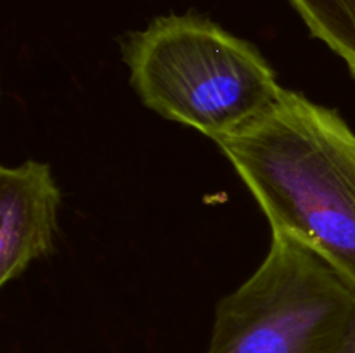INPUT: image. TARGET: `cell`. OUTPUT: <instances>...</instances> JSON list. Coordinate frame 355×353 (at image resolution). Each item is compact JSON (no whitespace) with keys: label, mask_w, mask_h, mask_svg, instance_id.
I'll return each mask as SVG.
<instances>
[{"label":"cell","mask_w":355,"mask_h":353,"mask_svg":"<svg viewBox=\"0 0 355 353\" xmlns=\"http://www.w3.org/2000/svg\"><path fill=\"white\" fill-rule=\"evenodd\" d=\"M61 190L47 163L0 168V286L54 251Z\"/></svg>","instance_id":"4"},{"label":"cell","mask_w":355,"mask_h":353,"mask_svg":"<svg viewBox=\"0 0 355 353\" xmlns=\"http://www.w3.org/2000/svg\"><path fill=\"white\" fill-rule=\"evenodd\" d=\"M328 353H355V314L338 345Z\"/></svg>","instance_id":"6"},{"label":"cell","mask_w":355,"mask_h":353,"mask_svg":"<svg viewBox=\"0 0 355 353\" xmlns=\"http://www.w3.org/2000/svg\"><path fill=\"white\" fill-rule=\"evenodd\" d=\"M217 145L266 213L355 287V134L338 114L295 90Z\"/></svg>","instance_id":"1"},{"label":"cell","mask_w":355,"mask_h":353,"mask_svg":"<svg viewBox=\"0 0 355 353\" xmlns=\"http://www.w3.org/2000/svg\"><path fill=\"white\" fill-rule=\"evenodd\" d=\"M146 107L218 141L262 113L283 87L250 42L198 16H165L123 47Z\"/></svg>","instance_id":"2"},{"label":"cell","mask_w":355,"mask_h":353,"mask_svg":"<svg viewBox=\"0 0 355 353\" xmlns=\"http://www.w3.org/2000/svg\"><path fill=\"white\" fill-rule=\"evenodd\" d=\"M315 38L343 59L355 80V0H290Z\"/></svg>","instance_id":"5"},{"label":"cell","mask_w":355,"mask_h":353,"mask_svg":"<svg viewBox=\"0 0 355 353\" xmlns=\"http://www.w3.org/2000/svg\"><path fill=\"white\" fill-rule=\"evenodd\" d=\"M355 314V287L319 253L272 232L262 265L215 310L205 353H328Z\"/></svg>","instance_id":"3"}]
</instances>
